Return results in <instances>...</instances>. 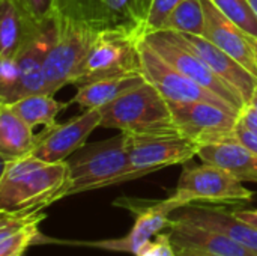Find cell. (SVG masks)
Masks as SVG:
<instances>
[{"instance_id":"6da1fadb","label":"cell","mask_w":257,"mask_h":256,"mask_svg":"<svg viewBox=\"0 0 257 256\" xmlns=\"http://www.w3.org/2000/svg\"><path fill=\"white\" fill-rule=\"evenodd\" d=\"M68 161L47 163L33 155L3 161L0 177V211L12 214L41 213L66 198Z\"/></svg>"},{"instance_id":"7a4b0ae2","label":"cell","mask_w":257,"mask_h":256,"mask_svg":"<svg viewBox=\"0 0 257 256\" xmlns=\"http://www.w3.org/2000/svg\"><path fill=\"white\" fill-rule=\"evenodd\" d=\"M101 110V127L133 136L179 134L169 101L148 80Z\"/></svg>"},{"instance_id":"3957f363","label":"cell","mask_w":257,"mask_h":256,"mask_svg":"<svg viewBox=\"0 0 257 256\" xmlns=\"http://www.w3.org/2000/svg\"><path fill=\"white\" fill-rule=\"evenodd\" d=\"M69 187L66 196L133 181L128 136L120 134L84 145L68 158Z\"/></svg>"},{"instance_id":"277c9868","label":"cell","mask_w":257,"mask_h":256,"mask_svg":"<svg viewBox=\"0 0 257 256\" xmlns=\"http://www.w3.org/2000/svg\"><path fill=\"white\" fill-rule=\"evenodd\" d=\"M152 0H54L56 15L95 32L117 29L145 35Z\"/></svg>"},{"instance_id":"5b68a950","label":"cell","mask_w":257,"mask_h":256,"mask_svg":"<svg viewBox=\"0 0 257 256\" xmlns=\"http://www.w3.org/2000/svg\"><path fill=\"white\" fill-rule=\"evenodd\" d=\"M57 36L44 65L45 94L54 95L66 84H75L96 32L56 15Z\"/></svg>"},{"instance_id":"8992f818","label":"cell","mask_w":257,"mask_h":256,"mask_svg":"<svg viewBox=\"0 0 257 256\" xmlns=\"http://www.w3.org/2000/svg\"><path fill=\"white\" fill-rule=\"evenodd\" d=\"M140 39L134 33L117 29L96 32L75 86L108 77L140 74Z\"/></svg>"},{"instance_id":"52a82bcc","label":"cell","mask_w":257,"mask_h":256,"mask_svg":"<svg viewBox=\"0 0 257 256\" xmlns=\"http://www.w3.org/2000/svg\"><path fill=\"white\" fill-rule=\"evenodd\" d=\"M173 196L182 207L190 204L233 205L251 202L254 192L244 187L242 181L224 169L202 163L199 166L184 164Z\"/></svg>"},{"instance_id":"ba28073f","label":"cell","mask_w":257,"mask_h":256,"mask_svg":"<svg viewBox=\"0 0 257 256\" xmlns=\"http://www.w3.org/2000/svg\"><path fill=\"white\" fill-rule=\"evenodd\" d=\"M113 205L122 207L136 214V223L125 237L101 241H68V244L87 246L111 252H125L137 256L142 247L151 241L154 235H158L163 229H169L170 214L182 208V204L173 195L163 201L117 198Z\"/></svg>"},{"instance_id":"9c48e42d","label":"cell","mask_w":257,"mask_h":256,"mask_svg":"<svg viewBox=\"0 0 257 256\" xmlns=\"http://www.w3.org/2000/svg\"><path fill=\"white\" fill-rule=\"evenodd\" d=\"M176 128L181 136L208 145L236 136L241 113L205 101H169Z\"/></svg>"},{"instance_id":"30bf717a","label":"cell","mask_w":257,"mask_h":256,"mask_svg":"<svg viewBox=\"0 0 257 256\" xmlns=\"http://www.w3.org/2000/svg\"><path fill=\"white\" fill-rule=\"evenodd\" d=\"M142 39L151 48H154L167 63H170L173 68H176L200 86L226 100L235 110L242 112L247 106L233 88H230L199 56H196L184 44L172 38L166 30L146 33Z\"/></svg>"},{"instance_id":"8fae6325","label":"cell","mask_w":257,"mask_h":256,"mask_svg":"<svg viewBox=\"0 0 257 256\" xmlns=\"http://www.w3.org/2000/svg\"><path fill=\"white\" fill-rule=\"evenodd\" d=\"M126 134V133H125ZM128 136V155L134 180L197 157L200 145L181 136Z\"/></svg>"},{"instance_id":"7c38bea8","label":"cell","mask_w":257,"mask_h":256,"mask_svg":"<svg viewBox=\"0 0 257 256\" xmlns=\"http://www.w3.org/2000/svg\"><path fill=\"white\" fill-rule=\"evenodd\" d=\"M140 59H142V74L145 78L157 88V91L167 100L173 103H188V101H205L221 106L224 109L235 110L226 100L217 94L200 86L170 63H167L154 48H151L143 39L139 44ZM241 113V112H238Z\"/></svg>"},{"instance_id":"4fadbf2b","label":"cell","mask_w":257,"mask_h":256,"mask_svg":"<svg viewBox=\"0 0 257 256\" xmlns=\"http://www.w3.org/2000/svg\"><path fill=\"white\" fill-rule=\"evenodd\" d=\"M101 110L92 109L71 118L63 124H56L38 134V142L30 155L47 163H62L86 145L92 131L101 127Z\"/></svg>"},{"instance_id":"5bb4252c","label":"cell","mask_w":257,"mask_h":256,"mask_svg":"<svg viewBox=\"0 0 257 256\" xmlns=\"http://www.w3.org/2000/svg\"><path fill=\"white\" fill-rule=\"evenodd\" d=\"M172 38L184 44L188 50H191L196 56H199L220 78H223L230 88H233L245 104L250 103L254 91L257 89V77L248 69H245L239 62H236L230 54L218 48L215 44L208 41L203 36L181 33L166 30Z\"/></svg>"},{"instance_id":"9a60e30c","label":"cell","mask_w":257,"mask_h":256,"mask_svg":"<svg viewBox=\"0 0 257 256\" xmlns=\"http://www.w3.org/2000/svg\"><path fill=\"white\" fill-rule=\"evenodd\" d=\"M205 12V36L218 48L230 54L245 69L257 77L254 38L245 33L229 17H226L211 0H202Z\"/></svg>"},{"instance_id":"2e32d148","label":"cell","mask_w":257,"mask_h":256,"mask_svg":"<svg viewBox=\"0 0 257 256\" xmlns=\"http://www.w3.org/2000/svg\"><path fill=\"white\" fill-rule=\"evenodd\" d=\"M57 36V21L56 17L45 23L36 36L24 45V48L17 54L20 80L15 92L12 94L8 104L32 94H45V78L44 65L51 45Z\"/></svg>"},{"instance_id":"e0dca14e","label":"cell","mask_w":257,"mask_h":256,"mask_svg":"<svg viewBox=\"0 0 257 256\" xmlns=\"http://www.w3.org/2000/svg\"><path fill=\"white\" fill-rule=\"evenodd\" d=\"M172 220L199 225L202 228L221 232L232 240L257 252V229L239 219L235 211L224 207H209L205 204H190L170 214Z\"/></svg>"},{"instance_id":"ac0fdd59","label":"cell","mask_w":257,"mask_h":256,"mask_svg":"<svg viewBox=\"0 0 257 256\" xmlns=\"http://www.w3.org/2000/svg\"><path fill=\"white\" fill-rule=\"evenodd\" d=\"M169 235L176 249L193 250L209 256H257V252L221 232L188 222L170 219Z\"/></svg>"},{"instance_id":"d6986e66","label":"cell","mask_w":257,"mask_h":256,"mask_svg":"<svg viewBox=\"0 0 257 256\" xmlns=\"http://www.w3.org/2000/svg\"><path fill=\"white\" fill-rule=\"evenodd\" d=\"M197 157L202 163L221 167L242 183H257V154L236 136L202 145Z\"/></svg>"},{"instance_id":"ffe728a7","label":"cell","mask_w":257,"mask_h":256,"mask_svg":"<svg viewBox=\"0 0 257 256\" xmlns=\"http://www.w3.org/2000/svg\"><path fill=\"white\" fill-rule=\"evenodd\" d=\"M146 81L145 75L140 74H128L119 77L101 78L89 83H83L77 86L75 95L68 101V104L78 106L83 112L92 109H101L105 104L114 101L125 92L143 84Z\"/></svg>"},{"instance_id":"44dd1931","label":"cell","mask_w":257,"mask_h":256,"mask_svg":"<svg viewBox=\"0 0 257 256\" xmlns=\"http://www.w3.org/2000/svg\"><path fill=\"white\" fill-rule=\"evenodd\" d=\"M38 142L33 127L6 104H0V157L11 161L30 155Z\"/></svg>"},{"instance_id":"7402d4cb","label":"cell","mask_w":257,"mask_h":256,"mask_svg":"<svg viewBox=\"0 0 257 256\" xmlns=\"http://www.w3.org/2000/svg\"><path fill=\"white\" fill-rule=\"evenodd\" d=\"M42 26L26 20L12 0H0V57L17 56Z\"/></svg>"},{"instance_id":"603a6c76","label":"cell","mask_w":257,"mask_h":256,"mask_svg":"<svg viewBox=\"0 0 257 256\" xmlns=\"http://www.w3.org/2000/svg\"><path fill=\"white\" fill-rule=\"evenodd\" d=\"M6 106H9L11 110H14L20 118H23L33 128L36 125H44L45 128H48L57 124L56 116L60 112H63L69 104L57 101L54 95L32 94Z\"/></svg>"},{"instance_id":"cb8c5ba5","label":"cell","mask_w":257,"mask_h":256,"mask_svg":"<svg viewBox=\"0 0 257 256\" xmlns=\"http://www.w3.org/2000/svg\"><path fill=\"white\" fill-rule=\"evenodd\" d=\"M161 30L205 36V12L202 0H184L167 18Z\"/></svg>"},{"instance_id":"d4e9b609","label":"cell","mask_w":257,"mask_h":256,"mask_svg":"<svg viewBox=\"0 0 257 256\" xmlns=\"http://www.w3.org/2000/svg\"><path fill=\"white\" fill-rule=\"evenodd\" d=\"M39 223L33 222L0 235V256H23L30 246L51 241L39 232Z\"/></svg>"},{"instance_id":"484cf974","label":"cell","mask_w":257,"mask_h":256,"mask_svg":"<svg viewBox=\"0 0 257 256\" xmlns=\"http://www.w3.org/2000/svg\"><path fill=\"white\" fill-rule=\"evenodd\" d=\"M226 17L251 38H257V15L248 0H211Z\"/></svg>"},{"instance_id":"4316f807","label":"cell","mask_w":257,"mask_h":256,"mask_svg":"<svg viewBox=\"0 0 257 256\" xmlns=\"http://www.w3.org/2000/svg\"><path fill=\"white\" fill-rule=\"evenodd\" d=\"M20 14L33 24H45L56 17L54 0H12Z\"/></svg>"},{"instance_id":"83f0119b","label":"cell","mask_w":257,"mask_h":256,"mask_svg":"<svg viewBox=\"0 0 257 256\" xmlns=\"http://www.w3.org/2000/svg\"><path fill=\"white\" fill-rule=\"evenodd\" d=\"M20 80L17 56L0 57V104H8Z\"/></svg>"},{"instance_id":"f1b7e54d","label":"cell","mask_w":257,"mask_h":256,"mask_svg":"<svg viewBox=\"0 0 257 256\" xmlns=\"http://www.w3.org/2000/svg\"><path fill=\"white\" fill-rule=\"evenodd\" d=\"M182 2L184 0H152L145 24V35L161 30L167 18Z\"/></svg>"},{"instance_id":"f546056e","label":"cell","mask_w":257,"mask_h":256,"mask_svg":"<svg viewBox=\"0 0 257 256\" xmlns=\"http://www.w3.org/2000/svg\"><path fill=\"white\" fill-rule=\"evenodd\" d=\"M137 256H176L169 232L158 234L155 241H148Z\"/></svg>"},{"instance_id":"4dcf8cb0","label":"cell","mask_w":257,"mask_h":256,"mask_svg":"<svg viewBox=\"0 0 257 256\" xmlns=\"http://www.w3.org/2000/svg\"><path fill=\"white\" fill-rule=\"evenodd\" d=\"M236 137H238L244 145H247L250 149H253L257 154V133L256 131H253L251 128H248L242 121H239V124H238Z\"/></svg>"},{"instance_id":"1f68e13d","label":"cell","mask_w":257,"mask_h":256,"mask_svg":"<svg viewBox=\"0 0 257 256\" xmlns=\"http://www.w3.org/2000/svg\"><path fill=\"white\" fill-rule=\"evenodd\" d=\"M241 121L248 127V128H251L253 131H256L257 133V110L254 107H251V106H245L244 107V110L241 112Z\"/></svg>"},{"instance_id":"d6a6232c","label":"cell","mask_w":257,"mask_h":256,"mask_svg":"<svg viewBox=\"0 0 257 256\" xmlns=\"http://www.w3.org/2000/svg\"><path fill=\"white\" fill-rule=\"evenodd\" d=\"M235 214L242 219L244 222H247L248 225L254 226L257 229V211L256 210H239V211H235Z\"/></svg>"},{"instance_id":"836d02e7","label":"cell","mask_w":257,"mask_h":256,"mask_svg":"<svg viewBox=\"0 0 257 256\" xmlns=\"http://www.w3.org/2000/svg\"><path fill=\"white\" fill-rule=\"evenodd\" d=\"M175 252H176V256H209V255H203V253H199V252H193V250L176 249V247H175Z\"/></svg>"},{"instance_id":"e575fe53","label":"cell","mask_w":257,"mask_h":256,"mask_svg":"<svg viewBox=\"0 0 257 256\" xmlns=\"http://www.w3.org/2000/svg\"><path fill=\"white\" fill-rule=\"evenodd\" d=\"M248 106L254 107V109H256V110H257V89H256V91H254V94H253V97H251V100H250Z\"/></svg>"},{"instance_id":"d590c367","label":"cell","mask_w":257,"mask_h":256,"mask_svg":"<svg viewBox=\"0 0 257 256\" xmlns=\"http://www.w3.org/2000/svg\"><path fill=\"white\" fill-rule=\"evenodd\" d=\"M248 3L251 5V8H253V11L256 12V15H257V0H248Z\"/></svg>"},{"instance_id":"8d00e7d4","label":"cell","mask_w":257,"mask_h":256,"mask_svg":"<svg viewBox=\"0 0 257 256\" xmlns=\"http://www.w3.org/2000/svg\"><path fill=\"white\" fill-rule=\"evenodd\" d=\"M253 44H254V54H256V65H257V38H254Z\"/></svg>"},{"instance_id":"74e56055","label":"cell","mask_w":257,"mask_h":256,"mask_svg":"<svg viewBox=\"0 0 257 256\" xmlns=\"http://www.w3.org/2000/svg\"><path fill=\"white\" fill-rule=\"evenodd\" d=\"M256 211H257V208H256Z\"/></svg>"}]
</instances>
